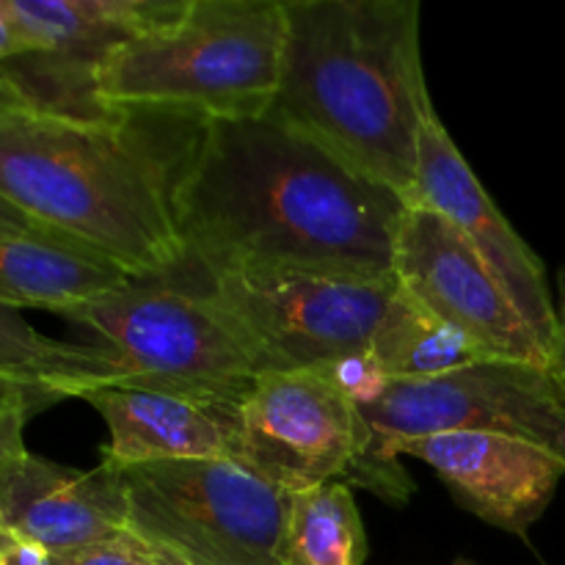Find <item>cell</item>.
<instances>
[{"label": "cell", "mask_w": 565, "mask_h": 565, "mask_svg": "<svg viewBox=\"0 0 565 565\" xmlns=\"http://www.w3.org/2000/svg\"><path fill=\"white\" fill-rule=\"evenodd\" d=\"M395 279L461 331L486 359L552 370L550 351L472 243L428 204H406L395 237Z\"/></svg>", "instance_id": "cell-10"}, {"label": "cell", "mask_w": 565, "mask_h": 565, "mask_svg": "<svg viewBox=\"0 0 565 565\" xmlns=\"http://www.w3.org/2000/svg\"><path fill=\"white\" fill-rule=\"evenodd\" d=\"M0 235H20V237H33V241H47V243H61V246H72L66 237H61L58 232L47 230L44 224L33 221L31 215H25L22 210H17L9 199L0 196ZM77 248V246H72ZM81 252V248H77Z\"/></svg>", "instance_id": "cell-22"}, {"label": "cell", "mask_w": 565, "mask_h": 565, "mask_svg": "<svg viewBox=\"0 0 565 565\" xmlns=\"http://www.w3.org/2000/svg\"><path fill=\"white\" fill-rule=\"evenodd\" d=\"M359 408L390 452L423 436L489 434L539 447L565 467V390L535 364L489 359L439 379L390 381Z\"/></svg>", "instance_id": "cell-9"}, {"label": "cell", "mask_w": 565, "mask_h": 565, "mask_svg": "<svg viewBox=\"0 0 565 565\" xmlns=\"http://www.w3.org/2000/svg\"><path fill=\"white\" fill-rule=\"evenodd\" d=\"M0 565H53V552L9 524H0Z\"/></svg>", "instance_id": "cell-21"}, {"label": "cell", "mask_w": 565, "mask_h": 565, "mask_svg": "<svg viewBox=\"0 0 565 565\" xmlns=\"http://www.w3.org/2000/svg\"><path fill=\"white\" fill-rule=\"evenodd\" d=\"M64 318L103 340L121 370L116 386L182 397L237 423L259 381L241 337L196 287L132 279Z\"/></svg>", "instance_id": "cell-5"}, {"label": "cell", "mask_w": 565, "mask_h": 565, "mask_svg": "<svg viewBox=\"0 0 565 565\" xmlns=\"http://www.w3.org/2000/svg\"><path fill=\"white\" fill-rule=\"evenodd\" d=\"M152 121L0 114V196L132 279H171L185 268L174 193L199 130L174 143Z\"/></svg>", "instance_id": "cell-2"}, {"label": "cell", "mask_w": 565, "mask_h": 565, "mask_svg": "<svg viewBox=\"0 0 565 565\" xmlns=\"http://www.w3.org/2000/svg\"><path fill=\"white\" fill-rule=\"evenodd\" d=\"M163 561L166 552L149 546L130 530L99 544L53 555V565H163Z\"/></svg>", "instance_id": "cell-20"}, {"label": "cell", "mask_w": 565, "mask_h": 565, "mask_svg": "<svg viewBox=\"0 0 565 565\" xmlns=\"http://www.w3.org/2000/svg\"><path fill=\"white\" fill-rule=\"evenodd\" d=\"M121 370L108 348L75 345L44 337L20 309L0 303V395L22 392L39 406L81 401L99 386H116Z\"/></svg>", "instance_id": "cell-15"}, {"label": "cell", "mask_w": 565, "mask_h": 565, "mask_svg": "<svg viewBox=\"0 0 565 565\" xmlns=\"http://www.w3.org/2000/svg\"><path fill=\"white\" fill-rule=\"evenodd\" d=\"M237 463L285 494L342 483L403 508L417 491L362 408L323 373L259 375L237 414Z\"/></svg>", "instance_id": "cell-6"}, {"label": "cell", "mask_w": 565, "mask_h": 565, "mask_svg": "<svg viewBox=\"0 0 565 565\" xmlns=\"http://www.w3.org/2000/svg\"><path fill=\"white\" fill-rule=\"evenodd\" d=\"M127 530L185 565H281L287 494L235 461L119 467Z\"/></svg>", "instance_id": "cell-8"}, {"label": "cell", "mask_w": 565, "mask_h": 565, "mask_svg": "<svg viewBox=\"0 0 565 565\" xmlns=\"http://www.w3.org/2000/svg\"><path fill=\"white\" fill-rule=\"evenodd\" d=\"M3 524L53 555L127 533L119 467L103 458L94 469L81 472L31 452L9 491Z\"/></svg>", "instance_id": "cell-13"}, {"label": "cell", "mask_w": 565, "mask_h": 565, "mask_svg": "<svg viewBox=\"0 0 565 565\" xmlns=\"http://www.w3.org/2000/svg\"><path fill=\"white\" fill-rule=\"evenodd\" d=\"M450 565H478L475 561H469V557H456Z\"/></svg>", "instance_id": "cell-26"}, {"label": "cell", "mask_w": 565, "mask_h": 565, "mask_svg": "<svg viewBox=\"0 0 565 565\" xmlns=\"http://www.w3.org/2000/svg\"><path fill=\"white\" fill-rule=\"evenodd\" d=\"M108 425L105 461L141 467L166 461H235L237 423L182 397L99 386L81 397Z\"/></svg>", "instance_id": "cell-14"}, {"label": "cell", "mask_w": 565, "mask_h": 565, "mask_svg": "<svg viewBox=\"0 0 565 565\" xmlns=\"http://www.w3.org/2000/svg\"><path fill=\"white\" fill-rule=\"evenodd\" d=\"M285 47V0H188L180 17L105 55L94 99L105 114L257 119L276 103Z\"/></svg>", "instance_id": "cell-4"}, {"label": "cell", "mask_w": 565, "mask_h": 565, "mask_svg": "<svg viewBox=\"0 0 565 565\" xmlns=\"http://www.w3.org/2000/svg\"><path fill=\"white\" fill-rule=\"evenodd\" d=\"M22 55H28V47L20 39V33H17V28L11 25V17L9 11H6V3L0 0V66L22 58Z\"/></svg>", "instance_id": "cell-24"}, {"label": "cell", "mask_w": 565, "mask_h": 565, "mask_svg": "<svg viewBox=\"0 0 565 565\" xmlns=\"http://www.w3.org/2000/svg\"><path fill=\"white\" fill-rule=\"evenodd\" d=\"M185 268L395 276L406 210L276 116L202 121L174 193Z\"/></svg>", "instance_id": "cell-1"}, {"label": "cell", "mask_w": 565, "mask_h": 565, "mask_svg": "<svg viewBox=\"0 0 565 565\" xmlns=\"http://www.w3.org/2000/svg\"><path fill=\"white\" fill-rule=\"evenodd\" d=\"M417 202L445 215L472 243L555 362L557 307L546 285L544 263L500 213L434 105L419 127Z\"/></svg>", "instance_id": "cell-11"}, {"label": "cell", "mask_w": 565, "mask_h": 565, "mask_svg": "<svg viewBox=\"0 0 565 565\" xmlns=\"http://www.w3.org/2000/svg\"><path fill=\"white\" fill-rule=\"evenodd\" d=\"M370 356L386 381L439 379L478 362H489L461 331L436 318L401 285L381 318Z\"/></svg>", "instance_id": "cell-17"}, {"label": "cell", "mask_w": 565, "mask_h": 565, "mask_svg": "<svg viewBox=\"0 0 565 565\" xmlns=\"http://www.w3.org/2000/svg\"><path fill=\"white\" fill-rule=\"evenodd\" d=\"M196 290L241 337L259 375L315 373L342 359L367 356L397 279L237 270L210 276Z\"/></svg>", "instance_id": "cell-7"}, {"label": "cell", "mask_w": 565, "mask_h": 565, "mask_svg": "<svg viewBox=\"0 0 565 565\" xmlns=\"http://www.w3.org/2000/svg\"><path fill=\"white\" fill-rule=\"evenodd\" d=\"M392 452L428 463L463 511L511 535H527L565 478L563 463L539 447L489 434L423 436Z\"/></svg>", "instance_id": "cell-12"}, {"label": "cell", "mask_w": 565, "mask_h": 565, "mask_svg": "<svg viewBox=\"0 0 565 565\" xmlns=\"http://www.w3.org/2000/svg\"><path fill=\"white\" fill-rule=\"evenodd\" d=\"M163 565H185V563H182V561H177V557H171V555H166Z\"/></svg>", "instance_id": "cell-27"}, {"label": "cell", "mask_w": 565, "mask_h": 565, "mask_svg": "<svg viewBox=\"0 0 565 565\" xmlns=\"http://www.w3.org/2000/svg\"><path fill=\"white\" fill-rule=\"evenodd\" d=\"M367 552L351 486L326 483L287 494L281 565H364Z\"/></svg>", "instance_id": "cell-18"}, {"label": "cell", "mask_w": 565, "mask_h": 565, "mask_svg": "<svg viewBox=\"0 0 565 565\" xmlns=\"http://www.w3.org/2000/svg\"><path fill=\"white\" fill-rule=\"evenodd\" d=\"M285 6V70L268 114L406 204L417 202L419 127L434 105L417 0Z\"/></svg>", "instance_id": "cell-3"}, {"label": "cell", "mask_w": 565, "mask_h": 565, "mask_svg": "<svg viewBox=\"0 0 565 565\" xmlns=\"http://www.w3.org/2000/svg\"><path fill=\"white\" fill-rule=\"evenodd\" d=\"M555 379L565 390V268L561 270V301H557V348H555Z\"/></svg>", "instance_id": "cell-25"}, {"label": "cell", "mask_w": 565, "mask_h": 565, "mask_svg": "<svg viewBox=\"0 0 565 565\" xmlns=\"http://www.w3.org/2000/svg\"><path fill=\"white\" fill-rule=\"evenodd\" d=\"M39 408L42 406L22 392L0 395V524H3L11 486H14L25 458L31 456L25 447V425Z\"/></svg>", "instance_id": "cell-19"}, {"label": "cell", "mask_w": 565, "mask_h": 565, "mask_svg": "<svg viewBox=\"0 0 565 565\" xmlns=\"http://www.w3.org/2000/svg\"><path fill=\"white\" fill-rule=\"evenodd\" d=\"M17 110H42L25 88L11 77L6 66H0V114H17Z\"/></svg>", "instance_id": "cell-23"}, {"label": "cell", "mask_w": 565, "mask_h": 565, "mask_svg": "<svg viewBox=\"0 0 565 565\" xmlns=\"http://www.w3.org/2000/svg\"><path fill=\"white\" fill-rule=\"evenodd\" d=\"M130 281L121 268L72 246L0 235V303L14 309H44L64 318Z\"/></svg>", "instance_id": "cell-16"}]
</instances>
